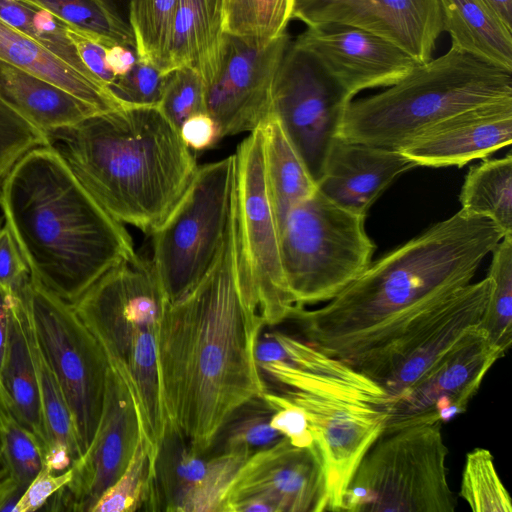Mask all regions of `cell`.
Segmentation results:
<instances>
[{"instance_id": "cell-19", "label": "cell", "mask_w": 512, "mask_h": 512, "mask_svg": "<svg viewBox=\"0 0 512 512\" xmlns=\"http://www.w3.org/2000/svg\"><path fill=\"white\" fill-rule=\"evenodd\" d=\"M292 42L352 99L361 91L396 84L419 64L392 43L346 25L307 27Z\"/></svg>"}, {"instance_id": "cell-32", "label": "cell", "mask_w": 512, "mask_h": 512, "mask_svg": "<svg viewBox=\"0 0 512 512\" xmlns=\"http://www.w3.org/2000/svg\"><path fill=\"white\" fill-rule=\"evenodd\" d=\"M158 511L155 467L143 435L121 476L103 493L91 512Z\"/></svg>"}, {"instance_id": "cell-16", "label": "cell", "mask_w": 512, "mask_h": 512, "mask_svg": "<svg viewBox=\"0 0 512 512\" xmlns=\"http://www.w3.org/2000/svg\"><path fill=\"white\" fill-rule=\"evenodd\" d=\"M247 498L263 500L273 512L328 511L325 470L316 444L297 447L283 436L250 455L228 484L220 512Z\"/></svg>"}, {"instance_id": "cell-47", "label": "cell", "mask_w": 512, "mask_h": 512, "mask_svg": "<svg viewBox=\"0 0 512 512\" xmlns=\"http://www.w3.org/2000/svg\"><path fill=\"white\" fill-rule=\"evenodd\" d=\"M178 131L185 146L194 154L214 147L221 140L217 124L207 112L191 116Z\"/></svg>"}, {"instance_id": "cell-11", "label": "cell", "mask_w": 512, "mask_h": 512, "mask_svg": "<svg viewBox=\"0 0 512 512\" xmlns=\"http://www.w3.org/2000/svg\"><path fill=\"white\" fill-rule=\"evenodd\" d=\"M22 296L34 332L64 392L83 455L101 419L107 357L71 304L32 278Z\"/></svg>"}, {"instance_id": "cell-18", "label": "cell", "mask_w": 512, "mask_h": 512, "mask_svg": "<svg viewBox=\"0 0 512 512\" xmlns=\"http://www.w3.org/2000/svg\"><path fill=\"white\" fill-rule=\"evenodd\" d=\"M292 20L307 27L338 24L369 32L419 64L433 58L444 32L439 0H295Z\"/></svg>"}, {"instance_id": "cell-30", "label": "cell", "mask_w": 512, "mask_h": 512, "mask_svg": "<svg viewBox=\"0 0 512 512\" xmlns=\"http://www.w3.org/2000/svg\"><path fill=\"white\" fill-rule=\"evenodd\" d=\"M168 54L170 70L190 67L201 74L205 85L213 78L219 46L211 33L205 0H178Z\"/></svg>"}, {"instance_id": "cell-46", "label": "cell", "mask_w": 512, "mask_h": 512, "mask_svg": "<svg viewBox=\"0 0 512 512\" xmlns=\"http://www.w3.org/2000/svg\"><path fill=\"white\" fill-rule=\"evenodd\" d=\"M67 35L75 46L83 64L109 88L116 76L107 63L108 47L71 26H67Z\"/></svg>"}, {"instance_id": "cell-13", "label": "cell", "mask_w": 512, "mask_h": 512, "mask_svg": "<svg viewBox=\"0 0 512 512\" xmlns=\"http://www.w3.org/2000/svg\"><path fill=\"white\" fill-rule=\"evenodd\" d=\"M491 289L487 275L438 301L358 371L379 384L393 405L479 326Z\"/></svg>"}, {"instance_id": "cell-41", "label": "cell", "mask_w": 512, "mask_h": 512, "mask_svg": "<svg viewBox=\"0 0 512 512\" xmlns=\"http://www.w3.org/2000/svg\"><path fill=\"white\" fill-rule=\"evenodd\" d=\"M272 410L253 411L236 420L227 428L221 451L239 453L249 457L253 453L276 443L283 436L270 424ZM225 429V428H224Z\"/></svg>"}, {"instance_id": "cell-3", "label": "cell", "mask_w": 512, "mask_h": 512, "mask_svg": "<svg viewBox=\"0 0 512 512\" xmlns=\"http://www.w3.org/2000/svg\"><path fill=\"white\" fill-rule=\"evenodd\" d=\"M0 208L31 278L69 304L136 254L125 226L49 145L30 150L9 171Z\"/></svg>"}, {"instance_id": "cell-48", "label": "cell", "mask_w": 512, "mask_h": 512, "mask_svg": "<svg viewBox=\"0 0 512 512\" xmlns=\"http://www.w3.org/2000/svg\"><path fill=\"white\" fill-rule=\"evenodd\" d=\"M14 295L16 294L8 292L0 285V404L10 407L11 410L12 405L2 381V370L8 338L9 311Z\"/></svg>"}, {"instance_id": "cell-34", "label": "cell", "mask_w": 512, "mask_h": 512, "mask_svg": "<svg viewBox=\"0 0 512 512\" xmlns=\"http://www.w3.org/2000/svg\"><path fill=\"white\" fill-rule=\"evenodd\" d=\"M295 0H227L222 31L262 47L287 32Z\"/></svg>"}, {"instance_id": "cell-12", "label": "cell", "mask_w": 512, "mask_h": 512, "mask_svg": "<svg viewBox=\"0 0 512 512\" xmlns=\"http://www.w3.org/2000/svg\"><path fill=\"white\" fill-rule=\"evenodd\" d=\"M235 154V205L242 278L266 326L287 321L295 306L280 259L279 229L266 188L263 133L257 127Z\"/></svg>"}, {"instance_id": "cell-1", "label": "cell", "mask_w": 512, "mask_h": 512, "mask_svg": "<svg viewBox=\"0 0 512 512\" xmlns=\"http://www.w3.org/2000/svg\"><path fill=\"white\" fill-rule=\"evenodd\" d=\"M265 323L242 278L235 189L226 233L203 277L169 302L158 341L167 424L205 455L231 419L267 390L256 360Z\"/></svg>"}, {"instance_id": "cell-54", "label": "cell", "mask_w": 512, "mask_h": 512, "mask_svg": "<svg viewBox=\"0 0 512 512\" xmlns=\"http://www.w3.org/2000/svg\"><path fill=\"white\" fill-rule=\"evenodd\" d=\"M2 220H3V217L2 218L0 217V232L3 229V227H4V223H3Z\"/></svg>"}, {"instance_id": "cell-23", "label": "cell", "mask_w": 512, "mask_h": 512, "mask_svg": "<svg viewBox=\"0 0 512 512\" xmlns=\"http://www.w3.org/2000/svg\"><path fill=\"white\" fill-rule=\"evenodd\" d=\"M417 167L400 150L337 137L325 161L318 191L361 216L403 173Z\"/></svg>"}, {"instance_id": "cell-17", "label": "cell", "mask_w": 512, "mask_h": 512, "mask_svg": "<svg viewBox=\"0 0 512 512\" xmlns=\"http://www.w3.org/2000/svg\"><path fill=\"white\" fill-rule=\"evenodd\" d=\"M142 435L133 398L110 367L101 419L88 449L72 465L70 482L51 499V510L88 511L127 468Z\"/></svg>"}, {"instance_id": "cell-35", "label": "cell", "mask_w": 512, "mask_h": 512, "mask_svg": "<svg viewBox=\"0 0 512 512\" xmlns=\"http://www.w3.org/2000/svg\"><path fill=\"white\" fill-rule=\"evenodd\" d=\"M178 0H132L129 23L141 60L170 71L169 45Z\"/></svg>"}, {"instance_id": "cell-29", "label": "cell", "mask_w": 512, "mask_h": 512, "mask_svg": "<svg viewBox=\"0 0 512 512\" xmlns=\"http://www.w3.org/2000/svg\"><path fill=\"white\" fill-rule=\"evenodd\" d=\"M459 201L465 213L489 219L504 235H512V155L486 159L471 167Z\"/></svg>"}, {"instance_id": "cell-20", "label": "cell", "mask_w": 512, "mask_h": 512, "mask_svg": "<svg viewBox=\"0 0 512 512\" xmlns=\"http://www.w3.org/2000/svg\"><path fill=\"white\" fill-rule=\"evenodd\" d=\"M248 457L220 451L209 458L193 454L169 424L155 462L160 509L171 512H220L226 488Z\"/></svg>"}, {"instance_id": "cell-9", "label": "cell", "mask_w": 512, "mask_h": 512, "mask_svg": "<svg viewBox=\"0 0 512 512\" xmlns=\"http://www.w3.org/2000/svg\"><path fill=\"white\" fill-rule=\"evenodd\" d=\"M364 216L316 189L295 205L279 233L284 278L295 305L327 302L371 264L376 246Z\"/></svg>"}, {"instance_id": "cell-53", "label": "cell", "mask_w": 512, "mask_h": 512, "mask_svg": "<svg viewBox=\"0 0 512 512\" xmlns=\"http://www.w3.org/2000/svg\"><path fill=\"white\" fill-rule=\"evenodd\" d=\"M498 16L512 28V0H486Z\"/></svg>"}, {"instance_id": "cell-25", "label": "cell", "mask_w": 512, "mask_h": 512, "mask_svg": "<svg viewBox=\"0 0 512 512\" xmlns=\"http://www.w3.org/2000/svg\"><path fill=\"white\" fill-rule=\"evenodd\" d=\"M0 60L65 89L101 112L127 106L104 83L82 74L1 19Z\"/></svg>"}, {"instance_id": "cell-52", "label": "cell", "mask_w": 512, "mask_h": 512, "mask_svg": "<svg viewBox=\"0 0 512 512\" xmlns=\"http://www.w3.org/2000/svg\"><path fill=\"white\" fill-rule=\"evenodd\" d=\"M115 17L130 26V5L132 0H99Z\"/></svg>"}, {"instance_id": "cell-7", "label": "cell", "mask_w": 512, "mask_h": 512, "mask_svg": "<svg viewBox=\"0 0 512 512\" xmlns=\"http://www.w3.org/2000/svg\"><path fill=\"white\" fill-rule=\"evenodd\" d=\"M512 98V72L451 44L404 79L346 108L339 137L400 149L418 134L460 111Z\"/></svg>"}, {"instance_id": "cell-36", "label": "cell", "mask_w": 512, "mask_h": 512, "mask_svg": "<svg viewBox=\"0 0 512 512\" xmlns=\"http://www.w3.org/2000/svg\"><path fill=\"white\" fill-rule=\"evenodd\" d=\"M68 26L102 42L105 46L136 48L131 27L115 17L99 0H35Z\"/></svg>"}, {"instance_id": "cell-10", "label": "cell", "mask_w": 512, "mask_h": 512, "mask_svg": "<svg viewBox=\"0 0 512 512\" xmlns=\"http://www.w3.org/2000/svg\"><path fill=\"white\" fill-rule=\"evenodd\" d=\"M235 175V154L198 166L178 203L151 234L150 260L169 302L213 264L229 222Z\"/></svg>"}, {"instance_id": "cell-38", "label": "cell", "mask_w": 512, "mask_h": 512, "mask_svg": "<svg viewBox=\"0 0 512 512\" xmlns=\"http://www.w3.org/2000/svg\"><path fill=\"white\" fill-rule=\"evenodd\" d=\"M0 440L9 470L22 495L44 465V449L4 404H0Z\"/></svg>"}, {"instance_id": "cell-28", "label": "cell", "mask_w": 512, "mask_h": 512, "mask_svg": "<svg viewBox=\"0 0 512 512\" xmlns=\"http://www.w3.org/2000/svg\"><path fill=\"white\" fill-rule=\"evenodd\" d=\"M259 126L263 133L266 188L280 233L291 209L317 186L277 118L270 114Z\"/></svg>"}, {"instance_id": "cell-50", "label": "cell", "mask_w": 512, "mask_h": 512, "mask_svg": "<svg viewBox=\"0 0 512 512\" xmlns=\"http://www.w3.org/2000/svg\"><path fill=\"white\" fill-rule=\"evenodd\" d=\"M107 63L116 77L128 73L139 59L137 49L125 45H112L107 48Z\"/></svg>"}, {"instance_id": "cell-39", "label": "cell", "mask_w": 512, "mask_h": 512, "mask_svg": "<svg viewBox=\"0 0 512 512\" xmlns=\"http://www.w3.org/2000/svg\"><path fill=\"white\" fill-rule=\"evenodd\" d=\"M206 85L199 72L181 66L166 73L158 104L163 115L179 130L182 123L206 111Z\"/></svg>"}, {"instance_id": "cell-6", "label": "cell", "mask_w": 512, "mask_h": 512, "mask_svg": "<svg viewBox=\"0 0 512 512\" xmlns=\"http://www.w3.org/2000/svg\"><path fill=\"white\" fill-rule=\"evenodd\" d=\"M168 303L151 260L135 254L71 304L126 384L154 466L167 427L158 341Z\"/></svg>"}, {"instance_id": "cell-24", "label": "cell", "mask_w": 512, "mask_h": 512, "mask_svg": "<svg viewBox=\"0 0 512 512\" xmlns=\"http://www.w3.org/2000/svg\"><path fill=\"white\" fill-rule=\"evenodd\" d=\"M0 99L44 134L101 112L65 89L1 60Z\"/></svg>"}, {"instance_id": "cell-45", "label": "cell", "mask_w": 512, "mask_h": 512, "mask_svg": "<svg viewBox=\"0 0 512 512\" xmlns=\"http://www.w3.org/2000/svg\"><path fill=\"white\" fill-rule=\"evenodd\" d=\"M72 478V469L55 473L43 465L41 471L26 488L19 498L14 512H34L49 502V500Z\"/></svg>"}, {"instance_id": "cell-43", "label": "cell", "mask_w": 512, "mask_h": 512, "mask_svg": "<svg viewBox=\"0 0 512 512\" xmlns=\"http://www.w3.org/2000/svg\"><path fill=\"white\" fill-rule=\"evenodd\" d=\"M261 401L273 411L271 426L291 444L297 447H310L315 444L306 415L282 393L266 390Z\"/></svg>"}, {"instance_id": "cell-27", "label": "cell", "mask_w": 512, "mask_h": 512, "mask_svg": "<svg viewBox=\"0 0 512 512\" xmlns=\"http://www.w3.org/2000/svg\"><path fill=\"white\" fill-rule=\"evenodd\" d=\"M451 44L512 72V28L486 0H439Z\"/></svg>"}, {"instance_id": "cell-4", "label": "cell", "mask_w": 512, "mask_h": 512, "mask_svg": "<svg viewBox=\"0 0 512 512\" xmlns=\"http://www.w3.org/2000/svg\"><path fill=\"white\" fill-rule=\"evenodd\" d=\"M93 198L117 221L151 235L198 165L157 106H124L45 133Z\"/></svg>"}, {"instance_id": "cell-26", "label": "cell", "mask_w": 512, "mask_h": 512, "mask_svg": "<svg viewBox=\"0 0 512 512\" xmlns=\"http://www.w3.org/2000/svg\"><path fill=\"white\" fill-rule=\"evenodd\" d=\"M22 292L13 296L10 305L2 381L14 415L40 441L45 458L48 437L28 340Z\"/></svg>"}, {"instance_id": "cell-33", "label": "cell", "mask_w": 512, "mask_h": 512, "mask_svg": "<svg viewBox=\"0 0 512 512\" xmlns=\"http://www.w3.org/2000/svg\"><path fill=\"white\" fill-rule=\"evenodd\" d=\"M491 253L487 275L492 289L479 328L505 355L512 343V235H505Z\"/></svg>"}, {"instance_id": "cell-40", "label": "cell", "mask_w": 512, "mask_h": 512, "mask_svg": "<svg viewBox=\"0 0 512 512\" xmlns=\"http://www.w3.org/2000/svg\"><path fill=\"white\" fill-rule=\"evenodd\" d=\"M44 145L45 134L0 99V183L26 153Z\"/></svg>"}, {"instance_id": "cell-15", "label": "cell", "mask_w": 512, "mask_h": 512, "mask_svg": "<svg viewBox=\"0 0 512 512\" xmlns=\"http://www.w3.org/2000/svg\"><path fill=\"white\" fill-rule=\"evenodd\" d=\"M290 42L287 32L262 47L222 33L217 70L205 95L221 139L250 133L271 114L274 80Z\"/></svg>"}, {"instance_id": "cell-2", "label": "cell", "mask_w": 512, "mask_h": 512, "mask_svg": "<svg viewBox=\"0 0 512 512\" xmlns=\"http://www.w3.org/2000/svg\"><path fill=\"white\" fill-rule=\"evenodd\" d=\"M504 233L461 209L383 255L327 303L295 305L303 340L359 369L423 311L471 283Z\"/></svg>"}, {"instance_id": "cell-8", "label": "cell", "mask_w": 512, "mask_h": 512, "mask_svg": "<svg viewBox=\"0 0 512 512\" xmlns=\"http://www.w3.org/2000/svg\"><path fill=\"white\" fill-rule=\"evenodd\" d=\"M436 411L389 421L359 461L341 511L453 512Z\"/></svg>"}, {"instance_id": "cell-37", "label": "cell", "mask_w": 512, "mask_h": 512, "mask_svg": "<svg viewBox=\"0 0 512 512\" xmlns=\"http://www.w3.org/2000/svg\"><path fill=\"white\" fill-rule=\"evenodd\" d=\"M461 497L475 512H511V498L496 471L491 452L470 451L462 473Z\"/></svg>"}, {"instance_id": "cell-44", "label": "cell", "mask_w": 512, "mask_h": 512, "mask_svg": "<svg viewBox=\"0 0 512 512\" xmlns=\"http://www.w3.org/2000/svg\"><path fill=\"white\" fill-rule=\"evenodd\" d=\"M31 279L30 271L8 228L0 232V285L11 293H20Z\"/></svg>"}, {"instance_id": "cell-21", "label": "cell", "mask_w": 512, "mask_h": 512, "mask_svg": "<svg viewBox=\"0 0 512 512\" xmlns=\"http://www.w3.org/2000/svg\"><path fill=\"white\" fill-rule=\"evenodd\" d=\"M502 354L478 327L467 333L426 377L391 406L389 421L436 411L442 422L465 412Z\"/></svg>"}, {"instance_id": "cell-14", "label": "cell", "mask_w": 512, "mask_h": 512, "mask_svg": "<svg viewBox=\"0 0 512 512\" xmlns=\"http://www.w3.org/2000/svg\"><path fill=\"white\" fill-rule=\"evenodd\" d=\"M352 100L291 40L274 80L271 114L279 121L316 186Z\"/></svg>"}, {"instance_id": "cell-42", "label": "cell", "mask_w": 512, "mask_h": 512, "mask_svg": "<svg viewBox=\"0 0 512 512\" xmlns=\"http://www.w3.org/2000/svg\"><path fill=\"white\" fill-rule=\"evenodd\" d=\"M166 73L140 58L123 76L109 86L113 95L127 106H158Z\"/></svg>"}, {"instance_id": "cell-22", "label": "cell", "mask_w": 512, "mask_h": 512, "mask_svg": "<svg viewBox=\"0 0 512 512\" xmlns=\"http://www.w3.org/2000/svg\"><path fill=\"white\" fill-rule=\"evenodd\" d=\"M512 141V98L455 113L430 126L400 150L417 167H461Z\"/></svg>"}, {"instance_id": "cell-31", "label": "cell", "mask_w": 512, "mask_h": 512, "mask_svg": "<svg viewBox=\"0 0 512 512\" xmlns=\"http://www.w3.org/2000/svg\"><path fill=\"white\" fill-rule=\"evenodd\" d=\"M0 19L82 74L99 80L83 64L67 35L68 25L35 0H0Z\"/></svg>"}, {"instance_id": "cell-49", "label": "cell", "mask_w": 512, "mask_h": 512, "mask_svg": "<svg viewBox=\"0 0 512 512\" xmlns=\"http://www.w3.org/2000/svg\"><path fill=\"white\" fill-rule=\"evenodd\" d=\"M21 495L6 462L0 440V512L14 511Z\"/></svg>"}, {"instance_id": "cell-51", "label": "cell", "mask_w": 512, "mask_h": 512, "mask_svg": "<svg viewBox=\"0 0 512 512\" xmlns=\"http://www.w3.org/2000/svg\"><path fill=\"white\" fill-rule=\"evenodd\" d=\"M227 0H205L211 33L214 41L220 46L222 24Z\"/></svg>"}, {"instance_id": "cell-5", "label": "cell", "mask_w": 512, "mask_h": 512, "mask_svg": "<svg viewBox=\"0 0 512 512\" xmlns=\"http://www.w3.org/2000/svg\"><path fill=\"white\" fill-rule=\"evenodd\" d=\"M269 334L284 360L258 363L308 420L325 470L328 511H341L351 477L389 420L392 401L351 365L282 331Z\"/></svg>"}]
</instances>
